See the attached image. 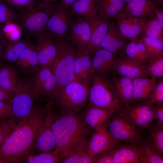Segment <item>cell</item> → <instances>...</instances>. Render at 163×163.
I'll return each instance as SVG.
<instances>
[{"mask_svg": "<svg viewBox=\"0 0 163 163\" xmlns=\"http://www.w3.org/2000/svg\"><path fill=\"white\" fill-rule=\"evenodd\" d=\"M48 110L34 107L27 117L18 120L15 126L0 145V158L5 163L21 161L34 147L37 134L44 123Z\"/></svg>", "mask_w": 163, "mask_h": 163, "instance_id": "cell-1", "label": "cell"}, {"mask_svg": "<svg viewBox=\"0 0 163 163\" xmlns=\"http://www.w3.org/2000/svg\"><path fill=\"white\" fill-rule=\"evenodd\" d=\"M52 127L55 142V150L64 158L71 152L87 142L88 127L82 117L77 113L62 112L53 121Z\"/></svg>", "mask_w": 163, "mask_h": 163, "instance_id": "cell-2", "label": "cell"}, {"mask_svg": "<svg viewBox=\"0 0 163 163\" xmlns=\"http://www.w3.org/2000/svg\"><path fill=\"white\" fill-rule=\"evenodd\" d=\"M55 39L57 53L52 67L56 79V87L51 98L65 86L74 80V65L78 53L76 48L66 39Z\"/></svg>", "mask_w": 163, "mask_h": 163, "instance_id": "cell-3", "label": "cell"}, {"mask_svg": "<svg viewBox=\"0 0 163 163\" xmlns=\"http://www.w3.org/2000/svg\"><path fill=\"white\" fill-rule=\"evenodd\" d=\"M53 5L41 2L35 5L21 10L15 22L21 27L22 36L30 39L45 30Z\"/></svg>", "mask_w": 163, "mask_h": 163, "instance_id": "cell-4", "label": "cell"}, {"mask_svg": "<svg viewBox=\"0 0 163 163\" xmlns=\"http://www.w3.org/2000/svg\"><path fill=\"white\" fill-rule=\"evenodd\" d=\"M90 87L74 80L62 88L52 98L62 112L77 113L87 104Z\"/></svg>", "mask_w": 163, "mask_h": 163, "instance_id": "cell-5", "label": "cell"}, {"mask_svg": "<svg viewBox=\"0 0 163 163\" xmlns=\"http://www.w3.org/2000/svg\"><path fill=\"white\" fill-rule=\"evenodd\" d=\"M88 105L115 112L123 105L114 95L106 78L93 73L90 87Z\"/></svg>", "mask_w": 163, "mask_h": 163, "instance_id": "cell-6", "label": "cell"}, {"mask_svg": "<svg viewBox=\"0 0 163 163\" xmlns=\"http://www.w3.org/2000/svg\"><path fill=\"white\" fill-rule=\"evenodd\" d=\"M115 112L143 135L154 120L152 106L144 102L123 104Z\"/></svg>", "mask_w": 163, "mask_h": 163, "instance_id": "cell-7", "label": "cell"}, {"mask_svg": "<svg viewBox=\"0 0 163 163\" xmlns=\"http://www.w3.org/2000/svg\"><path fill=\"white\" fill-rule=\"evenodd\" d=\"M35 97L30 78L18 77L16 86L10 101L13 116L18 120L30 114Z\"/></svg>", "mask_w": 163, "mask_h": 163, "instance_id": "cell-8", "label": "cell"}, {"mask_svg": "<svg viewBox=\"0 0 163 163\" xmlns=\"http://www.w3.org/2000/svg\"><path fill=\"white\" fill-rule=\"evenodd\" d=\"M110 134L121 143L137 144L144 140L143 134L132 126L115 112L106 126Z\"/></svg>", "mask_w": 163, "mask_h": 163, "instance_id": "cell-9", "label": "cell"}, {"mask_svg": "<svg viewBox=\"0 0 163 163\" xmlns=\"http://www.w3.org/2000/svg\"><path fill=\"white\" fill-rule=\"evenodd\" d=\"M72 16L68 9L59 3L53 5L45 31L56 39H66L68 35Z\"/></svg>", "mask_w": 163, "mask_h": 163, "instance_id": "cell-10", "label": "cell"}, {"mask_svg": "<svg viewBox=\"0 0 163 163\" xmlns=\"http://www.w3.org/2000/svg\"><path fill=\"white\" fill-rule=\"evenodd\" d=\"M91 34L90 22L86 18L72 16L69 31L66 39L77 49L84 52L89 42Z\"/></svg>", "mask_w": 163, "mask_h": 163, "instance_id": "cell-11", "label": "cell"}, {"mask_svg": "<svg viewBox=\"0 0 163 163\" xmlns=\"http://www.w3.org/2000/svg\"><path fill=\"white\" fill-rule=\"evenodd\" d=\"M35 99L42 97L51 98L56 87V77L51 67H40L30 78Z\"/></svg>", "mask_w": 163, "mask_h": 163, "instance_id": "cell-12", "label": "cell"}, {"mask_svg": "<svg viewBox=\"0 0 163 163\" xmlns=\"http://www.w3.org/2000/svg\"><path fill=\"white\" fill-rule=\"evenodd\" d=\"M94 130L87 144L88 152L92 157L109 151L121 143L111 136L105 124Z\"/></svg>", "mask_w": 163, "mask_h": 163, "instance_id": "cell-13", "label": "cell"}, {"mask_svg": "<svg viewBox=\"0 0 163 163\" xmlns=\"http://www.w3.org/2000/svg\"><path fill=\"white\" fill-rule=\"evenodd\" d=\"M146 19H141L122 11L116 19V25L121 34L130 42L139 39Z\"/></svg>", "mask_w": 163, "mask_h": 163, "instance_id": "cell-14", "label": "cell"}, {"mask_svg": "<svg viewBox=\"0 0 163 163\" xmlns=\"http://www.w3.org/2000/svg\"><path fill=\"white\" fill-rule=\"evenodd\" d=\"M35 37L40 67H51L55 58L57 51L56 39L45 30Z\"/></svg>", "mask_w": 163, "mask_h": 163, "instance_id": "cell-15", "label": "cell"}, {"mask_svg": "<svg viewBox=\"0 0 163 163\" xmlns=\"http://www.w3.org/2000/svg\"><path fill=\"white\" fill-rule=\"evenodd\" d=\"M86 18L90 23L91 34L89 42L84 52L92 55L101 48V45L106 35L110 21V19L97 14Z\"/></svg>", "mask_w": 163, "mask_h": 163, "instance_id": "cell-16", "label": "cell"}, {"mask_svg": "<svg viewBox=\"0 0 163 163\" xmlns=\"http://www.w3.org/2000/svg\"><path fill=\"white\" fill-rule=\"evenodd\" d=\"M143 66L123 53L117 57L113 65V72L119 76L132 79L148 77L144 73Z\"/></svg>", "mask_w": 163, "mask_h": 163, "instance_id": "cell-17", "label": "cell"}, {"mask_svg": "<svg viewBox=\"0 0 163 163\" xmlns=\"http://www.w3.org/2000/svg\"><path fill=\"white\" fill-rule=\"evenodd\" d=\"M106 79L115 96L123 104L132 102L133 79L113 73Z\"/></svg>", "mask_w": 163, "mask_h": 163, "instance_id": "cell-18", "label": "cell"}, {"mask_svg": "<svg viewBox=\"0 0 163 163\" xmlns=\"http://www.w3.org/2000/svg\"><path fill=\"white\" fill-rule=\"evenodd\" d=\"M143 142L137 144L120 143L110 151L113 163H139L143 151Z\"/></svg>", "mask_w": 163, "mask_h": 163, "instance_id": "cell-19", "label": "cell"}, {"mask_svg": "<svg viewBox=\"0 0 163 163\" xmlns=\"http://www.w3.org/2000/svg\"><path fill=\"white\" fill-rule=\"evenodd\" d=\"M53 120L51 106L49 105L44 123L37 134L35 142L36 147L40 153L51 152L55 150V142L52 127Z\"/></svg>", "mask_w": 163, "mask_h": 163, "instance_id": "cell-20", "label": "cell"}, {"mask_svg": "<svg viewBox=\"0 0 163 163\" xmlns=\"http://www.w3.org/2000/svg\"><path fill=\"white\" fill-rule=\"evenodd\" d=\"M130 41L118 29L113 21L110 22L108 29L101 47L112 53L117 57L124 53L126 46Z\"/></svg>", "mask_w": 163, "mask_h": 163, "instance_id": "cell-21", "label": "cell"}, {"mask_svg": "<svg viewBox=\"0 0 163 163\" xmlns=\"http://www.w3.org/2000/svg\"><path fill=\"white\" fill-rule=\"evenodd\" d=\"M91 56L93 73L105 78L113 73V66L117 57L112 53L101 48L95 51Z\"/></svg>", "mask_w": 163, "mask_h": 163, "instance_id": "cell-22", "label": "cell"}, {"mask_svg": "<svg viewBox=\"0 0 163 163\" xmlns=\"http://www.w3.org/2000/svg\"><path fill=\"white\" fill-rule=\"evenodd\" d=\"M93 74L91 55L78 52L74 65V80L90 87Z\"/></svg>", "mask_w": 163, "mask_h": 163, "instance_id": "cell-23", "label": "cell"}, {"mask_svg": "<svg viewBox=\"0 0 163 163\" xmlns=\"http://www.w3.org/2000/svg\"><path fill=\"white\" fill-rule=\"evenodd\" d=\"M18 69L25 75L32 74L40 67L35 44L31 42L15 62Z\"/></svg>", "mask_w": 163, "mask_h": 163, "instance_id": "cell-24", "label": "cell"}, {"mask_svg": "<svg viewBox=\"0 0 163 163\" xmlns=\"http://www.w3.org/2000/svg\"><path fill=\"white\" fill-rule=\"evenodd\" d=\"M159 5L156 0H133L126 4L122 11L141 19L154 15Z\"/></svg>", "mask_w": 163, "mask_h": 163, "instance_id": "cell-25", "label": "cell"}, {"mask_svg": "<svg viewBox=\"0 0 163 163\" xmlns=\"http://www.w3.org/2000/svg\"><path fill=\"white\" fill-rule=\"evenodd\" d=\"M158 79L148 77H140L133 79L132 102H144L150 96L154 90Z\"/></svg>", "mask_w": 163, "mask_h": 163, "instance_id": "cell-26", "label": "cell"}, {"mask_svg": "<svg viewBox=\"0 0 163 163\" xmlns=\"http://www.w3.org/2000/svg\"><path fill=\"white\" fill-rule=\"evenodd\" d=\"M115 112L109 109L88 105L82 117L88 128L95 130L105 124Z\"/></svg>", "mask_w": 163, "mask_h": 163, "instance_id": "cell-27", "label": "cell"}, {"mask_svg": "<svg viewBox=\"0 0 163 163\" xmlns=\"http://www.w3.org/2000/svg\"><path fill=\"white\" fill-rule=\"evenodd\" d=\"M125 5L122 0H97V14L110 19L116 20L122 11Z\"/></svg>", "mask_w": 163, "mask_h": 163, "instance_id": "cell-28", "label": "cell"}, {"mask_svg": "<svg viewBox=\"0 0 163 163\" xmlns=\"http://www.w3.org/2000/svg\"><path fill=\"white\" fill-rule=\"evenodd\" d=\"M144 140L161 155L163 153V126L153 122L144 133Z\"/></svg>", "mask_w": 163, "mask_h": 163, "instance_id": "cell-29", "label": "cell"}, {"mask_svg": "<svg viewBox=\"0 0 163 163\" xmlns=\"http://www.w3.org/2000/svg\"><path fill=\"white\" fill-rule=\"evenodd\" d=\"M18 77L16 69L12 66L3 65L0 70V86L11 99L16 86Z\"/></svg>", "mask_w": 163, "mask_h": 163, "instance_id": "cell-30", "label": "cell"}, {"mask_svg": "<svg viewBox=\"0 0 163 163\" xmlns=\"http://www.w3.org/2000/svg\"><path fill=\"white\" fill-rule=\"evenodd\" d=\"M30 42V39H27L14 42L7 41L1 56V61L7 63L15 62Z\"/></svg>", "mask_w": 163, "mask_h": 163, "instance_id": "cell-31", "label": "cell"}, {"mask_svg": "<svg viewBox=\"0 0 163 163\" xmlns=\"http://www.w3.org/2000/svg\"><path fill=\"white\" fill-rule=\"evenodd\" d=\"M124 53L142 65L148 63L152 57L139 38L136 41L129 43L125 48Z\"/></svg>", "mask_w": 163, "mask_h": 163, "instance_id": "cell-32", "label": "cell"}, {"mask_svg": "<svg viewBox=\"0 0 163 163\" xmlns=\"http://www.w3.org/2000/svg\"><path fill=\"white\" fill-rule=\"evenodd\" d=\"M97 0H76L68 8L70 14L88 18L97 14Z\"/></svg>", "mask_w": 163, "mask_h": 163, "instance_id": "cell-33", "label": "cell"}, {"mask_svg": "<svg viewBox=\"0 0 163 163\" xmlns=\"http://www.w3.org/2000/svg\"><path fill=\"white\" fill-rule=\"evenodd\" d=\"M143 69L147 77L156 79L163 77V55L152 56Z\"/></svg>", "mask_w": 163, "mask_h": 163, "instance_id": "cell-34", "label": "cell"}, {"mask_svg": "<svg viewBox=\"0 0 163 163\" xmlns=\"http://www.w3.org/2000/svg\"><path fill=\"white\" fill-rule=\"evenodd\" d=\"M87 143L71 152L63 159V163H94V158L88 153Z\"/></svg>", "mask_w": 163, "mask_h": 163, "instance_id": "cell-35", "label": "cell"}, {"mask_svg": "<svg viewBox=\"0 0 163 163\" xmlns=\"http://www.w3.org/2000/svg\"><path fill=\"white\" fill-rule=\"evenodd\" d=\"M141 35L163 40V28L156 20L155 14L146 19Z\"/></svg>", "mask_w": 163, "mask_h": 163, "instance_id": "cell-36", "label": "cell"}, {"mask_svg": "<svg viewBox=\"0 0 163 163\" xmlns=\"http://www.w3.org/2000/svg\"><path fill=\"white\" fill-rule=\"evenodd\" d=\"M64 157L56 150L52 152L40 153L39 154L30 156L24 161L27 163H62Z\"/></svg>", "mask_w": 163, "mask_h": 163, "instance_id": "cell-37", "label": "cell"}, {"mask_svg": "<svg viewBox=\"0 0 163 163\" xmlns=\"http://www.w3.org/2000/svg\"><path fill=\"white\" fill-rule=\"evenodd\" d=\"M2 31L7 41L14 42L20 40L22 36L21 27L14 21H9L3 27Z\"/></svg>", "mask_w": 163, "mask_h": 163, "instance_id": "cell-38", "label": "cell"}, {"mask_svg": "<svg viewBox=\"0 0 163 163\" xmlns=\"http://www.w3.org/2000/svg\"><path fill=\"white\" fill-rule=\"evenodd\" d=\"M140 37L139 39L151 56L163 55V40L151 38L142 35Z\"/></svg>", "mask_w": 163, "mask_h": 163, "instance_id": "cell-39", "label": "cell"}, {"mask_svg": "<svg viewBox=\"0 0 163 163\" xmlns=\"http://www.w3.org/2000/svg\"><path fill=\"white\" fill-rule=\"evenodd\" d=\"M143 151L139 159V163H163L161 155L157 153L145 140L143 142Z\"/></svg>", "mask_w": 163, "mask_h": 163, "instance_id": "cell-40", "label": "cell"}, {"mask_svg": "<svg viewBox=\"0 0 163 163\" xmlns=\"http://www.w3.org/2000/svg\"><path fill=\"white\" fill-rule=\"evenodd\" d=\"M17 13L13 7L7 3L0 1V28L9 21H14Z\"/></svg>", "mask_w": 163, "mask_h": 163, "instance_id": "cell-41", "label": "cell"}, {"mask_svg": "<svg viewBox=\"0 0 163 163\" xmlns=\"http://www.w3.org/2000/svg\"><path fill=\"white\" fill-rule=\"evenodd\" d=\"M144 102L151 106L163 105V77L158 79L154 90L150 97Z\"/></svg>", "mask_w": 163, "mask_h": 163, "instance_id": "cell-42", "label": "cell"}, {"mask_svg": "<svg viewBox=\"0 0 163 163\" xmlns=\"http://www.w3.org/2000/svg\"><path fill=\"white\" fill-rule=\"evenodd\" d=\"M18 120L13 116L6 120L0 122V145L13 129Z\"/></svg>", "mask_w": 163, "mask_h": 163, "instance_id": "cell-43", "label": "cell"}, {"mask_svg": "<svg viewBox=\"0 0 163 163\" xmlns=\"http://www.w3.org/2000/svg\"><path fill=\"white\" fill-rule=\"evenodd\" d=\"M5 2L12 7L21 10L28 8L36 5V0H0Z\"/></svg>", "mask_w": 163, "mask_h": 163, "instance_id": "cell-44", "label": "cell"}, {"mask_svg": "<svg viewBox=\"0 0 163 163\" xmlns=\"http://www.w3.org/2000/svg\"><path fill=\"white\" fill-rule=\"evenodd\" d=\"M13 116L12 105L11 102L0 101V122L8 119Z\"/></svg>", "mask_w": 163, "mask_h": 163, "instance_id": "cell-45", "label": "cell"}, {"mask_svg": "<svg viewBox=\"0 0 163 163\" xmlns=\"http://www.w3.org/2000/svg\"><path fill=\"white\" fill-rule=\"evenodd\" d=\"M154 120L158 124L163 126V105L152 106Z\"/></svg>", "mask_w": 163, "mask_h": 163, "instance_id": "cell-46", "label": "cell"}, {"mask_svg": "<svg viewBox=\"0 0 163 163\" xmlns=\"http://www.w3.org/2000/svg\"><path fill=\"white\" fill-rule=\"evenodd\" d=\"M110 151L100 154L95 157L94 163H113Z\"/></svg>", "mask_w": 163, "mask_h": 163, "instance_id": "cell-47", "label": "cell"}, {"mask_svg": "<svg viewBox=\"0 0 163 163\" xmlns=\"http://www.w3.org/2000/svg\"><path fill=\"white\" fill-rule=\"evenodd\" d=\"M155 16L159 24L163 28V9L158 7L156 9Z\"/></svg>", "mask_w": 163, "mask_h": 163, "instance_id": "cell-48", "label": "cell"}, {"mask_svg": "<svg viewBox=\"0 0 163 163\" xmlns=\"http://www.w3.org/2000/svg\"><path fill=\"white\" fill-rule=\"evenodd\" d=\"M7 42V41L5 38L2 33V29L0 28V61L2 62L1 56Z\"/></svg>", "mask_w": 163, "mask_h": 163, "instance_id": "cell-49", "label": "cell"}, {"mask_svg": "<svg viewBox=\"0 0 163 163\" xmlns=\"http://www.w3.org/2000/svg\"><path fill=\"white\" fill-rule=\"evenodd\" d=\"M11 100L10 97L0 86V101L8 100L10 101Z\"/></svg>", "mask_w": 163, "mask_h": 163, "instance_id": "cell-50", "label": "cell"}, {"mask_svg": "<svg viewBox=\"0 0 163 163\" xmlns=\"http://www.w3.org/2000/svg\"><path fill=\"white\" fill-rule=\"evenodd\" d=\"M76 0H60V3L65 8L68 9L70 5Z\"/></svg>", "mask_w": 163, "mask_h": 163, "instance_id": "cell-51", "label": "cell"}, {"mask_svg": "<svg viewBox=\"0 0 163 163\" xmlns=\"http://www.w3.org/2000/svg\"><path fill=\"white\" fill-rule=\"evenodd\" d=\"M160 6L161 8L163 7V0H156Z\"/></svg>", "mask_w": 163, "mask_h": 163, "instance_id": "cell-52", "label": "cell"}, {"mask_svg": "<svg viewBox=\"0 0 163 163\" xmlns=\"http://www.w3.org/2000/svg\"><path fill=\"white\" fill-rule=\"evenodd\" d=\"M55 0H42V2L47 3H50Z\"/></svg>", "mask_w": 163, "mask_h": 163, "instance_id": "cell-53", "label": "cell"}, {"mask_svg": "<svg viewBox=\"0 0 163 163\" xmlns=\"http://www.w3.org/2000/svg\"><path fill=\"white\" fill-rule=\"evenodd\" d=\"M122 0L125 4L126 3L133 0Z\"/></svg>", "mask_w": 163, "mask_h": 163, "instance_id": "cell-54", "label": "cell"}, {"mask_svg": "<svg viewBox=\"0 0 163 163\" xmlns=\"http://www.w3.org/2000/svg\"><path fill=\"white\" fill-rule=\"evenodd\" d=\"M3 66V65H2V62L0 61V70H1Z\"/></svg>", "mask_w": 163, "mask_h": 163, "instance_id": "cell-55", "label": "cell"}]
</instances>
